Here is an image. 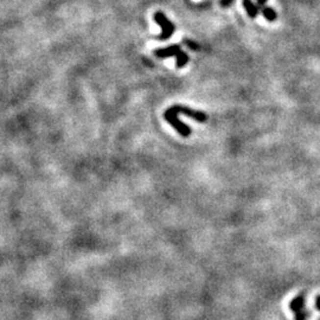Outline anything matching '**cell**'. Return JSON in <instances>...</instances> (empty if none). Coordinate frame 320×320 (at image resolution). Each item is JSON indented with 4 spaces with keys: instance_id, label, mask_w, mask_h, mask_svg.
Returning a JSON list of instances; mask_svg holds the SVG:
<instances>
[{
    "instance_id": "7",
    "label": "cell",
    "mask_w": 320,
    "mask_h": 320,
    "mask_svg": "<svg viewBox=\"0 0 320 320\" xmlns=\"http://www.w3.org/2000/svg\"><path fill=\"white\" fill-rule=\"evenodd\" d=\"M261 10H262V15H263V17H265V18L267 19L268 22H274V21H275L277 15H276L275 11L273 10V8H271V7H268V6H263V7L261 8Z\"/></svg>"
},
{
    "instance_id": "9",
    "label": "cell",
    "mask_w": 320,
    "mask_h": 320,
    "mask_svg": "<svg viewBox=\"0 0 320 320\" xmlns=\"http://www.w3.org/2000/svg\"><path fill=\"white\" fill-rule=\"evenodd\" d=\"M266 1H267V0H256V5L259 7H263V6H265Z\"/></svg>"
},
{
    "instance_id": "8",
    "label": "cell",
    "mask_w": 320,
    "mask_h": 320,
    "mask_svg": "<svg viewBox=\"0 0 320 320\" xmlns=\"http://www.w3.org/2000/svg\"><path fill=\"white\" fill-rule=\"evenodd\" d=\"M233 1L234 0H221V5H222L223 7H228L233 4Z\"/></svg>"
},
{
    "instance_id": "10",
    "label": "cell",
    "mask_w": 320,
    "mask_h": 320,
    "mask_svg": "<svg viewBox=\"0 0 320 320\" xmlns=\"http://www.w3.org/2000/svg\"><path fill=\"white\" fill-rule=\"evenodd\" d=\"M316 307L320 311V295L317 296V299H316Z\"/></svg>"
},
{
    "instance_id": "3",
    "label": "cell",
    "mask_w": 320,
    "mask_h": 320,
    "mask_svg": "<svg viewBox=\"0 0 320 320\" xmlns=\"http://www.w3.org/2000/svg\"><path fill=\"white\" fill-rule=\"evenodd\" d=\"M164 118L168 123L171 124L172 127H174L175 131L179 133L183 138H188L191 134V128L189 126H186L185 123H183L182 121L178 119V114L175 112H173L171 108H169L164 113Z\"/></svg>"
},
{
    "instance_id": "4",
    "label": "cell",
    "mask_w": 320,
    "mask_h": 320,
    "mask_svg": "<svg viewBox=\"0 0 320 320\" xmlns=\"http://www.w3.org/2000/svg\"><path fill=\"white\" fill-rule=\"evenodd\" d=\"M291 310L293 311L295 320H306L308 318V311L305 310V294L301 293L291 301Z\"/></svg>"
},
{
    "instance_id": "2",
    "label": "cell",
    "mask_w": 320,
    "mask_h": 320,
    "mask_svg": "<svg viewBox=\"0 0 320 320\" xmlns=\"http://www.w3.org/2000/svg\"><path fill=\"white\" fill-rule=\"evenodd\" d=\"M153 18H154V22L161 27V33L157 38L159 39V41H168L170 37L173 35L175 30L174 24L172 22H170L168 17L164 15L163 12H160V11L155 12Z\"/></svg>"
},
{
    "instance_id": "1",
    "label": "cell",
    "mask_w": 320,
    "mask_h": 320,
    "mask_svg": "<svg viewBox=\"0 0 320 320\" xmlns=\"http://www.w3.org/2000/svg\"><path fill=\"white\" fill-rule=\"evenodd\" d=\"M154 55L158 58H168V57H177V67L183 68L189 62V56L180 49L179 45H171L165 49H157L154 51Z\"/></svg>"
},
{
    "instance_id": "5",
    "label": "cell",
    "mask_w": 320,
    "mask_h": 320,
    "mask_svg": "<svg viewBox=\"0 0 320 320\" xmlns=\"http://www.w3.org/2000/svg\"><path fill=\"white\" fill-rule=\"evenodd\" d=\"M171 109L173 112L177 113V114H183L186 115V117L194 119V120L198 121V123H204L208 119V115L205 114L204 112H200V110H195L192 108H189V107L185 106H180V104H175V106L171 107Z\"/></svg>"
},
{
    "instance_id": "6",
    "label": "cell",
    "mask_w": 320,
    "mask_h": 320,
    "mask_svg": "<svg viewBox=\"0 0 320 320\" xmlns=\"http://www.w3.org/2000/svg\"><path fill=\"white\" fill-rule=\"evenodd\" d=\"M243 6H245L246 11H247L249 17H251V18H255V17L259 15L260 7L256 4H253L251 0H243Z\"/></svg>"
}]
</instances>
